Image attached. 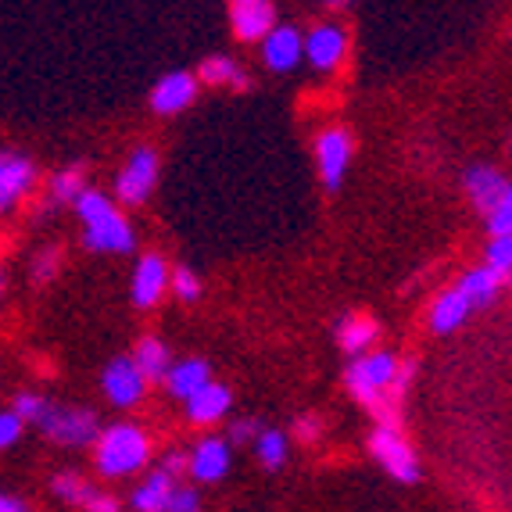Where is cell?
<instances>
[{
    "mask_svg": "<svg viewBox=\"0 0 512 512\" xmlns=\"http://www.w3.org/2000/svg\"><path fill=\"white\" fill-rule=\"evenodd\" d=\"M76 212L83 219V240L90 251H104V255H129L137 248V233L129 226L126 215L115 208V201L101 194V190L86 187L76 197Z\"/></svg>",
    "mask_w": 512,
    "mask_h": 512,
    "instance_id": "6da1fadb",
    "label": "cell"
},
{
    "mask_svg": "<svg viewBox=\"0 0 512 512\" xmlns=\"http://www.w3.org/2000/svg\"><path fill=\"white\" fill-rule=\"evenodd\" d=\"M94 462L101 477H133L151 462V437L137 423H115L97 434Z\"/></svg>",
    "mask_w": 512,
    "mask_h": 512,
    "instance_id": "7a4b0ae2",
    "label": "cell"
},
{
    "mask_svg": "<svg viewBox=\"0 0 512 512\" xmlns=\"http://www.w3.org/2000/svg\"><path fill=\"white\" fill-rule=\"evenodd\" d=\"M398 373V355L391 351H362L359 359L348 366V391L366 405L369 412L380 409L387 387Z\"/></svg>",
    "mask_w": 512,
    "mask_h": 512,
    "instance_id": "3957f363",
    "label": "cell"
},
{
    "mask_svg": "<svg viewBox=\"0 0 512 512\" xmlns=\"http://www.w3.org/2000/svg\"><path fill=\"white\" fill-rule=\"evenodd\" d=\"M40 427L51 441L65 444V448H86V444H94L97 434H101L97 430V416L90 409H72V405H51V402L43 409Z\"/></svg>",
    "mask_w": 512,
    "mask_h": 512,
    "instance_id": "277c9868",
    "label": "cell"
},
{
    "mask_svg": "<svg viewBox=\"0 0 512 512\" xmlns=\"http://www.w3.org/2000/svg\"><path fill=\"white\" fill-rule=\"evenodd\" d=\"M369 452H373V459L380 462L394 480H402V484H416L419 480L416 452H412V444L402 437V427L376 423L373 437H369Z\"/></svg>",
    "mask_w": 512,
    "mask_h": 512,
    "instance_id": "5b68a950",
    "label": "cell"
},
{
    "mask_svg": "<svg viewBox=\"0 0 512 512\" xmlns=\"http://www.w3.org/2000/svg\"><path fill=\"white\" fill-rule=\"evenodd\" d=\"M154 183H158V154L151 147H137L129 154V162L122 165L119 180H115V194H119L122 205H144Z\"/></svg>",
    "mask_w": 512,
    "mask_h": 512,
    "instance_id": "8992f818",
    "label": "cell"
},
{
    "mask_svg": "<svg viewBox=\"0 0 512 512\" xmlns=\"http://www.w3.org/2000/svg\"><path fill=\"white\" fill-rule=\"evenodd\" d=\"M351 154H355V144H351L348 129L330 126L316 137V165H319V180H323L326 190H337L344 183Z\"/></svg>",
    "mask_w": 512,
    "mask_h": 512,
    "instance_id": "52a82bcc",
    "label": "cell"
},
{
    "mask_svg": "<svg viewBox=\"0 0 512 512\" xmlns=\"http://www.w3.org/2000/svg\"><path fill=\"white\" fill-rule=\"evenodd\" d=\"M101 387H104V394H108V402L119 405V409H133V405L144 402V394H147L144 373L133 366L129 355L108 362V369H104V376H101Z\"/></svg>",
    "mask_w": 512,
    "mask_h": 512,
    "instance_id": "ba28073f",
    "label": "cell"
},
{
    "mask_svg": "<svg viewBox=\"0 0 512 512\" xmlns=\"http://www.w3.org/2000/svg\"><path fill=\"white\" fill-rule=\"evenodd\" d=\"M348 54V33L337 22H323L308 36H301V58H308L319 72L337 69Z\"/></svg>",
    "mask_w": 512,
    "mask_h": 512,
    "instance_id": "9c48e42d",
    "label": "cell"
},
{
    "mask_svg": "<svg viewBox=\"0 0 512 512\" xmlns=\"http://www.w3.org/2000/svg\"><path fill=\"white\" fill-rule=\"evenodd\" d=\"M36 187V165L26 154L0 151V215L11 208Z\"/></svg>",
    "mask_w": 512,
    "mask_h": 512,
    "instance_id": "30bf717a",
    "label": "cell"
},
{
    "mask_svg": "<svg viewBox=\"0 0 512 512\" xmlns=\"http://www.w3.org/2000/svg\"><path fill=\"white\" fill-rule=\"evenodd\" d=\"M230 459H233L230 441L208 434V437H201L194 452L187 455V470L197 484H215V480H222L230 473Z\"/></svg>",
    "mask_w": 512,
    "mask_h": 512,
    "instance_id": "8fae6325",
    "label": "cell"
},
{
    "mask_svg": "<svg viewBox=\"0 0 512 512\" xmlns=\"http://www.w3.org/2000/svg\"><path fill=\"white\" fill-rule=\"evenodd\" d=\"M194 97H197V76H190V72H169L151 90V108L154 115H180L183 108L194 104Z\"/></svg>",
    "mask_w": 512,
    "mask_h": 512,
    "instance_id": "7c38bea8",
    "label": "cell"
},
{
    "mask_svg": "<svg viewBox=\"0 0 512 512\" xmlns=\"http://www.w3.org/2000/svg\"><path fill=\"white\" fill-rule=\"evenodd\" d=\"M165 291H169V265H165V258L144 255L137 262V273H133V305L154 308Z\"/></svg>",
    "mask_w": 512,
    "mask_h": 512,
    "instance_id": "4fadbf2b",
    "label": "cell"
},
{
    "mask_svg": "<svg viewBox=\"0 0 512 512\" xmlns=\"http://www.w3.org/2000/svg\"><path fill=\"white\" fill-rule=\"evenodd\" d=\"M258 43H262L265 69L291 72L294 65L301 61V33L294 26H273Z\"/></svg>",
    "mask_w": 512,
    "mask_h": 512,
    "instance_id": "5bb4252c",
    "label": "cell"
},
{
    "mask_svg": "<svg viewBox=\"0 0 512 512\" xmlns=\"http://www.w3.org/2000/svg\"><path fill=\"white\" fill-rule=\"evenodd\" d=\"M230 409H233L230 387L215 384V380H208L201 391L187 398V416H190V423H197V427H212V423H219Z\"/></svg>",
    "mask_w": 512,
    "mask_h": 512,
    "instance_id": "9a60e30c",
    "label": "cell"
},
{
    "mask_svg": "<svg viewBox=\"0 0 512 512\" xmlns=\"http://www.w3.org/2000/svg\"><path fill=\"white\" fill-rule=\"evenodd\" d=\"M233 33L240 36V40L248 43H258L269 29L276 26V8L269 4V0H240V4H233Z\"/></svg>",
    "mask_w": 512,
    "mask_h": 512,
    "instance_id": "2e32d148",
    "label": "cell"
},
{
    "mask_svg": "<svg viewBox=\"0 0 512 512\" xmlns=\"http://www.w3.org/2000/svg\"><path fill=\"white\" fill-rule=\"evenodd\" d=\"M466 190H470L473 205H477L484 215L491 212L498 201L512 197L509 180H505L498 169H491V165H473V169H466Z\"/></svg>",
    "mask_w": 512,
    "mask_h": 512,
    "instance_id": "e0dca14e",
    "label": "cell"
},
{
    "mask_svg": "<svg viewBox=\"0 0 512 512\" xmlns=\"http://www.w3.org/2000/svg\"><path fill=\"white\" fill-rule=\"evenodd\" d=\"M212 380V369H208L205 359H180L172 362L169 373H165V387L176 402H187L190 394H197L201 387Z\"/></svg>",
    "mask_w": 512,
    "mask_h": 512,
    "instance_id": "ac0fdd59",
    "label": "cell"
},
{
    "mask_svg": "<svg viewBox=\"0 0 512 512\" xmlns=\"http://www.w3.org/2000/svg\"><path fill=\"white\" fill-rule=\"evenodd\" d=\"M470 301L462 298L459 287H452V291H444L434 298V305H430V330L434 333H452L459 330L466 319H470Z\"/></svg>",
    "mask_w": 512,
    "mask_h": 512,
    "instance_id": "d6986e66",
    "label": "cell"
},
{
    "mask_svg": "<svg viewBox=\"0 0 512 512\" xmlns=\"http://www.w3.org/2000/svg\"><path fill=\"white\" fill-rule=\"evenodd\" d=\"M502 276L491 273L487 265H480V269H470V273L459 280V291L462 298L470 301V308H487L491 301L498 298V291H502Z\"/></svg>",
    "mask_w": 512,
    "mask_h": 512,
    "instance_id": "ffe728a7",
    "label": "cell"
},
{
    "mask_svg": "<svg viewBox=\"0 0 512 512\" xmlns=\"http://www.w3.org/2000/svg\"><path fill=\"white\" fill-rule=\"evenodd\" d=\"M129 359H133V366L144 373L147 384H154V380H165V373H169V366H172L169 344H162L158 337H144Z\"/></svg>",
    "mask_w": 512,
    "mask_h": 512,
    "instance_id": "44dd1931",
    "label": "cell"
},
{
    "mask_svg": "<svg viewBox=\"0 0 512 512\" xmlns=\"http://www.w3.org/2000/svg\"><path fill=\"white\" fill-rule=\"evenodd\" d=\"M376 337H380V323L369 316H348L337 326V344H341L348 355H362Z\"/></svg>",
    "mask_w": 512,
    "mask_h": 512,
    "instance_id": "7402d4cb",
    "label": "cell"
},
{
    "mask_svg": "<svg viewBox=\"0 0 512 512\" xmlns=\"http://www.w3.org/2000/svg\"><path fill=\"white\" fill-rule=\"evenodd\" d=\"M172 487H176V477H169L165 470H154L151 477L133 491V509L137 512H165V502H169Z\"/></svg>",
    "mask_w": 512,
    "mask_h": 512,
    "instance_id": "603a6c76",
    "label": "cell"
},
{
    "mask_svg": "<svg viewBox=\"0 0 512 512\" xmlns=\"http://www.w3.org/2000/svg\"><path fill=\"white\" fill-rule=\"evenodd\" d=\"M197 76L205 79V83H212V86H237V90H240V86H248V72L240 69L233 58H226V54H215V58H208Z\"/></svg>",
    "mask_w": 512,
    "mask_h": 512,
    "instance_id": "cb8c5ba5",
    "label": "cell"
},
{
    "mask_svg": "<svg viewBox=\"0 0 512 512\" xmlns=\"http://www.w3.org/2000/svg\"><path fill=\"white\" fill-rule=\"evenodd\" d=\"M255 455L265 470H280L283 462H287V434L283 430H258Z\"/></svg>",
    "mask_w": 512,
    "mask_h": 512,
    "instance_id": "d4e9b609",
    "label": "cell"
},
{
    "mask_svg": "<svg viewBox=\"0 0 512 512\" xmlns=\"http://www.w3.org/2000/svg\"><path fill=\"white\" fill-rule=\"evenodd\" d=\"M51 487H54V495L65 498L69 505H79V509H83V505L90 502V495H94V487L86 484L79 473H58V477L51 480Z\"/></svg>",
    "mask_w": 512,
    "mask_h": 512,
    "instance_id": "484cf974",
    "label": "cell"
},
{
    "mask_svg": "<svg viewBox=\"0 0 512 512\" xmlns=\"http://www.w3.org/2000/svg\"><path fill=\"white\" fill-rule=\"evenodd\" d=\"M86 190V176L83 165H72V169H61L51 183V197L54 201H76L79 194Z\"/></svg>",
    "mask_w": 512,
    "mask_h": 512,
    "instance_id": "4316f807",
    "label": "cell"
},
{
    "mask_svg": "<svg viewBox=\"0 0 512 512\" xmlns=\"http://www.w3.org/2000/svg\"><path fill=\"white\" fill-rule=\"evenodd\" d=\"M484 258H487V269L505 280V276H509V269H512V233H509V237H491Z\"/></svg>",
    "mask_w": 512,
    "mask_h": 512,
    "instance_id": "83f0119b",
    "label": "cell"
},
{
    "mask_svg": "<svg viewBox=\"0 0 512 512\" xmlns=\"http://www.w3.org/2000/svg\"><path fill=\"white\" fill-rule=\"evenodd\" d=\"M169 291L176 294L180 301H197V298H201V280H197L194 269L180 265V269H172V273H169Z\"/></svg>",
    "mask_w": 512,
    "mask_h": 512,
    "instance_id": "f1b7e54d",
    "label": "cell"
},
{
    "mask_svg": "<svg viewBox=\"0 0 512 512\" xmlns=\"http://www.w3.org/2000/svg\"><path fill=\"white\" fill-rule=\"evenodd\" d=\"M484 219H487V230H491V237H509V233H512V197L498 201V205L491 208Z\"/></svg>",
    "mask_w": 512,
    "mask_h": 512,
    "instance_id": "f546056e",
    "label": "cell"
},
{
    "mask_svg": "<svg viewBox=\"0 0 512 512\" xmlns=\"http://www.w3.org/2000/svg\"><path fill=\"white\" fill-rule=\"evenodd\" d=\"M43 409H47V398H40V394H18L15 398V416L22 419V423H40V416H43Z\"/></svg>",
    "mask_w": 512,
    "mask_h": 512,
    "instance_id": "4dcf8cb0",
    "label": "cell"
},
{
    "mask_svg": "<svg viewBox=\"0 0 512 512\" xmlns=\"http://www.w3.org/2000/svg\"><path fill=\"white\" fill-rule=\"evenodd\" d=\"M165 512H201V495L194 487H172L169 502H165Z\"/></svg>",
    "mask_w": 512,
    "mask_h": 512,
    "instance_id": "1f68e13d",
    "label": "cell"
},
{
    "mask_svg": "<svg viewBox=\"0 0 512 512\" xmlns=\"http://www.w3.org/2000/svg\"><path fill=\"white\" fill-rule=\"evenodd\" d=\"M58 265H61V251L58 248L40 251V255H36V262H33V280L36 283L54 280V276H58Z\"/></svg>",
    "mask_w": 512,
    "mask_h": 512,
    "instance_id": "d6a6232c",
    "label": "cell"
},
{
    "mask_svg": "<svg viewBox=\"0 0 512 512\" xmlns=\"http://www.w3.org/2000/svg\"><path fill=\"white\" fill-rule=\"evenodd\" d=\"M22 427H26V423H22L15 412L0 409V452H4V448H11V444L22 437Z\"/></svg>",
    "mask_w": 512,
    "mask_h": 512,
    "instance_id": "836d02e7",
    "label": "cell"
},
{
    "mask_svg": "<svg viewBox=\"0 0 512 512\" xmlns=\"http://www.w3.org/2000/svg\"><path fill=\"white\" fill-rule=\"evenodd\" d=\"M255 434H258V423H255V419H237V423L230 427V441H237V444L255 441Z\"/></svg>",
    "mask_w": 512,
    "mask_h": 512,
    "instance_id": "e575fe53",
    "label": "cell"
},
{
    "mask_svg": "<svg viewBox=\"0 0 512 512\" xmlns=\"http://www.w3.org/2000/svg\"><path fill=\"white\" fill-rule=\"evenodd\" d=\"M83 512H119V498H111V495H101V491H94V495H90V502L83 505Z\"/></svg>",
    "mask_w": 512,
    "mask_h": 512,
    "instance_id": "d590c367",
    "label": "cell"
},
{
    "mask_svg": "<svg viewBox=\"0 0 512 512\" xmlns=\"http://www.w3.org/2000/svg\"><path fill=\"white\" fill-rule=\"evenodd\" d=\"M319 430H323V419H319V416H301L298 419V437H301V441H316Z\"/></svg>",
    "mask_w": 512,
    "mask_h": 512,
    "instance_id": "8d00e7d4",
    "label": "cell"
},
{
    "mask_svg": "<svg viewBox=\"0 0 512 512\" xmlns=\"http://www.w3.org/2000/svg\"><path fill=\"white\" fill-rule=\"evenodd\" d=\"M158 470H165L169 477H180V473L187 470V455H183V452H169V455H165L162 466H158Z\"/></svg>",
    "mask_w": 512,
    "mask_h": 512,
    "instance_id": "74e56055",
    "label": "cell"
},
{
    "mask_svg": "<svg viewBox=\"0 0 512 512\" xmlns=\"http://www.w3.org/2000/svg\"><path fill=\"white\" fill-rule=\"evenodd\" d=\"M0 512H29L26 505L18 502V498H11V495H0Z\"/></svg>",
    "mask_w": 512,
    "mask_h": 512,
    "instance_id": "f35d334b",
    "label": "cell"
},
{
    "mask_svg": "<svg viewBox=\"0 0 512 512\" xmlns=\"http://www.w3.org/2000/svg\"><path fill=\"white\" fill-rule=\"evenodd\" d=\"M326 4H330V8H348L351 0H326Z\"/></svg>",
    "mask_w": 512,
    "mask_h": 512,
    "instance_id": "ab89813d",
    "label": "cell"
},
{
    "mask_svg": "<svg viewBox=\"0 0 512 512\" xmlns=\"http://www.w3.org/2000/svg\"><path fill=\"white\" fill-rule=\"evenodd\" d=\"M0 287H4V273H0Z\"/></svg>",
    "mask_w": 512,
    "mask_h": 512,
    "instance_id": "60d3db41",
    "label": "cell"
},
{
    "mask_svg": "<svg viewBox=\"0 0 512 512\" xmlns=\"http://www.w3.org/2000/svg\"><path fill=\"white\" fill-rule=\"evenodd\" d=\"M233 4H240V0H233Z\"/></svg>",
    "mask_w": 512,
    "mask_h": 512,
    "instance_id": "b9f144b4",
    "label": "cell"
}]
</instances>
